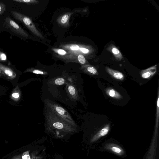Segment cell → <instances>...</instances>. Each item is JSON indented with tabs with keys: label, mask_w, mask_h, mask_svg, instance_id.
Returning a JSON list of instances; mask_svg holds the SVG:
<instances>
[{
	"label": "cell",
	"mask_w": 159,
	"mask_h": 159,
	"mask_svg": "<svg viewBox=\"0 0 159 159\" xmlns=\"http://www.w3.org/2000/svg\"><path fill=\"white\" fill-rule=\"evenodd\" d=\"M44 116L46 129L56 137L61 138L77 132L76 128L68 124L45 107Z\"/></svg>",
	"instance_id": "1"
},
{
	"label": "cell",
	"mask_w": 159,
	"mask_h": 159,
	"mask_svg": "<svg viewBox=\"0 0 159 159\" xmlns=\"http://www.w3.org/2000/svg\"><path fill=\"white\" fill-rule=\"evenodd\" d=\"M44 102L45 107L68 124L77 128L76 123L65 109L48 99H45Z\"/></svg>",
	"instance_id": "2"
},
{
	"label": "cell",
	"mask_w": 159,
	"mask_h": 159,
	"mask_svg": "<svg viewBox=\"0 0 159 159\" xmlns=\"http://www.w3.org/2000/svg\"><path fill=\"white\" fill-rule=\"evenodd\" d=\"M11 12L15 19L23 23L35 35L43 38L41 34L37 30L32 20L30 17L15 11H12Z\"/></svg>",
	"instance_id": "3"
},
{
	"label": "cell",
	"mask_w": 159,
	"mask_h": 159,
	"mask_svg": "<svg viewBox=\"0 0 159 159\" xmlns=\"http://www.w3.org/2000/svg\"><path fill=\"white\" fill-rule=\"evenodd\" d=\"M5 20L8 27L11 30L18 35L26 38L28 37L27 33L10 17H6Z\"/></svg>",
	"instance_id": "4"
},
{
	"label": "cell",
	"mask_w": 159,
	"mask_h": 159,
	"mask_svg": "<svg viewBox=\"0 0 159 159\" xmlns=\"http://www.w3.org/2000/svg\"><path fill=\"white\" fill-rule=\"evenodd\" d=\"M67 95L71 100L76 101L78 100V93L75 85L73 83L67 82L66 87Z\"/></svg>",
	"instance_id": "5"
},
{
	"label": "cell",
	"mask_w": 159,
	"mask_h": 159,
	"mask_svg": "<svg viewBox=\"0 0 159 159\" xmlns=\"http://www.w3.org/2000/svg\"><path fill=\"white\" fill-rule=\"evenodd\" d=\"M104 148L110 151L119 156H122L124 153L123 149L115 144L110 143H106L104 146Z\"/></svg>",
	"instance_id": "6"
},
{
	"label": "cell",
	"mask_w": 159,
	"mask_h": 159,
	"mask_svg": "<svg viewBox=\"0 0 159 159\" xmlns=\"http://www.w3.org/2000/svg\"><path fill=\"white\" fill-rule=\"evenodd\" d=\"M110 129V125H107L93 136L91 139L90 142H96L101 137L107 134L109 131Z\"/></svg>",
	"instance_id": "7"
},
{
	"label": "cell",
	"mask_w": 159,
	"mask_h": 159,
	"mask_svg": "<svg viewBox=\"0 0 159 159\" xmlns=\"http://www.w3.org/2000/svg\"><path fill=\"white\" fill-rule=\"evenodd\" d=\"M156 71L155 66H154L141 72V76L144 79H149L155 74Z\"/></svg>",
	"instance_id": "8"
},
{
	"label": "cell",
	"mask_w": 159,
	"mask_h": 159,
	"mask_svg": "<svg viewBox=\"0 0 159 159\" xmlns=\"http://www.w3.org/2000/svg\"><path fill=\"white\" fill-rule=\"evenodd\" d=\"M107 72L114 78L122 80L124 79V76L122 73L107 67L106 68Z\"/></svg>",
	"instance_id": "9"
},
{
	"label": "cell",
	"mask_w": 159,
	"mask_h": 159,
	"mask_svg": "<svg viewBox=\"0 0 159 159\" xmlns=\"http://www.w3.org/2000/svg\"><path fill=\"white\" fill-rule=\"evenodd\" d=\"M49 83L57 85H61L67 83L66 80L63 77H57L52 79Z\"/></svg>",
	"instance_id": "10"
},
{
	"label": "cell",
	"mask_w": 159,
	"mask_h": 159,
	"mask_svg": "<svg viewBox=\"0 0 159 159\" xmlns=\"http://www.w3.org/2000/svg\"><path fill=\"white\" fill-rule=\"evenodd\" d=\"M107 94L109 96L116 98H121L120 95L116 91L112 89H108L106 91Z\"/></svg>",
	"instance_id": "11"
},
{
	"label": "cell",
	"mask_w": 159,
	"mask_h": 159,
	"mask_svg": "<svg viewBox=\"0 0 159 159\" xmlns=\"http://www.w3.org/2000/svg\"><path fill=\"white\" fill-rule=\"evenodd\" d=\"M0 70L8 76H11L13 75V71L10 68L1 63H0Z\"/></svg>",
	"instance_id": "12"
},
{
	"label": "cell",
	"mask_w": 159,
	"mask_h": 159,
	"mask_svg": "<svg viewBox=\"0 0 159 159\" xmlns=\"http://www.w3.org/2000/svg\"><path fill=\"white\" fill-rule=\"evenodd\" d=\"M84 71L85 72L92 75H96L97 73L96 69L92 66H89L87 67L86 68H85Z\"/></svg>",
	"instance_id": "13"
},
{
	"label": "cell",
	"mask_w": 159,
	"mask_h": 159,
	"mask_svg": "<svg viewBox=\"0 0 159 159\" xmlns=\"http://www.w3.org/2000/svg\"><path fill=\"white\" fill-rule=\"evenodd\" d=\"M111 51L117 57L121 59L122 56L119 50L115 47H114L111 49Z\"/></svg>",
	"instance_id": "14"
},
{
	"label": "cell",
	"mask_w": 159,
	"mask_h": 159,
	"mask_svg": "<svg viewBox=\"0 0 159 159\" xmlns=\"http://www.w3.org/2000/svg\"><path fill=\"white\" fill-rule=\"evenodd\" d=\"M13 1L19 3H35L38 2V1L34 0H13Z\"/></svg>",
	"instance_id": "15"
},
{
	"label": "cell",
	"mask_w": 159,
	"mask_h": 159,
	"mask_svg": "<svg viewBox=\"0 0 159 159\" xmlns=\"http://www.w3.org/2000/svg\"><path fill=\"white\" fill-rule=\"evenodd\" d=\"M6 10V5L3 2L0 1V15H2Z\"/></svg>",
	"instance_id": "16"
},
{
	"label": "cell",
	"mask_w": 159,
	"mask_h": 159,
	"mask_svg": "<svg viewBox=\"0 0 159 159\" xmlns=\"http://www.w3.org/2000/svg\"><path fill=\"white\" fill-rule=\"evenodd\" d=\"M30 71L32 73L36 74L43 75H46L47 74L46 72L39 70L34 69L32 70H30L29 71Z\"/></svg>",
	"instance_id": "17"
},
{
	"label": "cell",
	"mask_w": 159,
	"mask_h": 159,
	"mask_svg": "<svg viewBox=\"0 0 159 159\" xmlns=\"http://www.w3.org/2000/svg\"><path fill=\"white\" fill-rule=\"evenodd\" d=\"M78 59L79 62L81 64H84L86 62V60L84 57L82 55L80 54L78 56Z\"/></svg>",
	"instance_id": "18"
},
{
	"label": "cell",
	"mask_w": 159,
	"mask_h": 159,
	"mask_svg": "<svg viewBox=\"0 0 159 159\" xmlns=\"http://www.w3.org/2000/svg\"><path fill=\"white\" fill-rule=\"evenodd\" d=\"M7 56L3 52L0 51V61H6L7 60Z\"/></svg>",
	"instance_id": "19"
},
{
	"label": "cell",
	"mask_w": 159,
	"mask_h": 159,
	"mask_svg": "<svg viewBox=\"0 0 159 159\" xmlns=\"http://www.w3.org/2000/svg\"><path fill=\"white\" fill-rule=\"evenodd\" d=\"M69 18V16L67 15H65L63 16L61 19V22L62 24L66 23Z\"/></svg>",
	"instance_id": "20"
},
{
	"label": "cell",
	"mask_w": 159,
	"mask_h": 159,
	"mask_svg": "<svg viewBox=\"0 0 159 159\" xmlns=\"http://www.w3.org/2000/svg\"><path fill=\"white\" fill-rule=\"evenodd\" d=\"M70 48L72 50H77L80 49V48L78 45L74 44L70 46Z\"/></svg>",
	"instance_id": "21"
},
{
	"label": "cell",
	"mask_w": 159,
	"mask_h": 159,
	"mask_svg": "<svg viewBox=\"0 0 159 159\" xmlns=\"http://www.w3.org/2000/svg\"><path fill=\"white\" fill-rule=\"evenodd\" d=\"M57 52L61 55H64L66 54V52L63 50L59 49L57 51Z\"/></svg>",
	"instance_id": "22"
},
{
	"label": "cell",
	"mask_w": 159,
	"mask_h": 159,
	"mask_svg": "<svg viewBox=\"0 0 159 159\" xmlns=\"http://www.w3.org/2000/svg\"><path fill=\"white\" fill-rule=\"evenodd\" d=\"M79 49L83 53H85V54L89 52V50L86 48H80Z\"/></svg>",
	"instance_id": "23"
},
{
	"label": "cell",
	"mask_w": 159,
	"mask_h": 159,
	"mask_svg": "<svg viewBox=\"0 0 159 159\" xmlns=\"http://www.w3.org/2000/svg\"><path fill=\"white\" fill-rule=\"evenodd\" d=\"M19 94L18 93H14L12 94V96L15 98H17L19 96Z\"/></svg>",
	"instance_id": "24"
},
{
	"label": "cell",
	"mask_w": 159,
	"mask_h": 159,
	"mask_svg": "<svg viewBox=\"0 0 159 159\" xmlns=\"http://www.w3.org/2000/svg\"><path fill=\"white\" fill-rule=\"evenodd\" d=\"M22 159H30V156L28 154L24 155L22 157Z\"/></svg>",
	"instance_id": "25"
}]
</instances>
